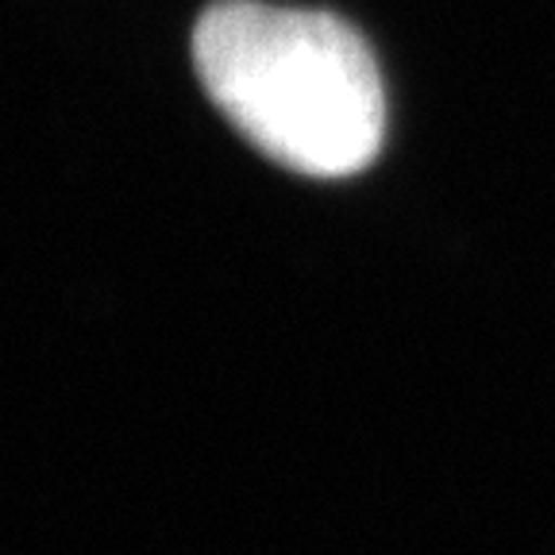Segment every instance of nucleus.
<instances>
[{"label":"nucleus","mask_w":555,"mask_h":555,"mask_svg":"<svg viewBox=\"0 0 555 555\" xmlns=\"http://www.w3.org/2000/svg\"><path fill=\"white\" fill-rule=\"evenodd\" d=\"M193 66L220 113L289 170L347 178L378 155L386 135L378 66L339 16L224 0L197 20Z\"/></svg>","instance_id":"nucleus-1"}]
</instances>
